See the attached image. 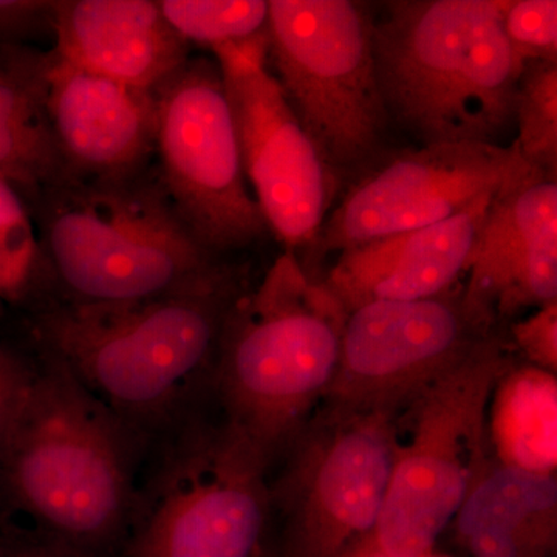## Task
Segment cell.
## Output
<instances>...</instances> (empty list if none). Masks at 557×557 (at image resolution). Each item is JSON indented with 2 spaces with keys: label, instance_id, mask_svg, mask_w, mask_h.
Returning a JSON list of instances; mask_svg holds the SVG:
<instances>
[{
  "label": "cell",
  "instance_id": "cell-1",
  "mask_svg": "<svg viewBox=\"0 0 557 557\" xmlns=\"http://www.w3.org/2000/svg\"><path fill=\"white\" fill-rule=\"evenodd\" d=\"M247 278L223 262L182 292L127 302L62 299L36 314L40 354L60 361L143 440L175 431L211 395L220 338Z\"/></svg>",
  "mask_w": 557,
  "mask_h": 557
},
{
  "label": "cell",
  "instance_id": "cell-2",
  "mask_svg": "<svg viewBox=\"0 0 557 557\" xmlns=\"http://www.w3.org/2000/svg\"><path fill=\"white\" fill-rule=\"evenodd\" d=\"M65 366L40 354L0 456V516L91 552L126 547L141 443Z\"/></svg>",
  "mask_w": 557,
  "mask_h": 557
},
{
  "label": "cell",
  "instance_id": "cell-3",
  "mask_svg": "<svg viewBox=\"0 0 557 557\" xmlns=\"http://www.w3.org/2000/svg\"><path fill=\"white\" fill-rule=\"evenodd\" d=\"M347 310L285 251L231 307L211 395L220 417L276 465L324 403Z\"/></svg>",
  "mask_w": 557,
  "mask_h": 557
},
{
  "label": "cell",
  "instance_id": "cell-4",
  "mask_svg": "<svg viewBox=\"0 0 557 557\" xmlns=\"http://www.w3.org/2000/svg\"><path fill=\"white\" fill-rule=\"evenodd\" d=\"M505 0H398L373 21L388 119L424 145H498L515 124L522 58L504 30Z\"/></svg>",
  "mask_w": 557,
  "mask_h": 557
},
{
  "label": "cell",
  "instance_id": "cell-5",
  "mask_svg": "<svg viewBox=\"0 0 557 557\" xmlns=\"http://www.w3.org/2000/svg\"><path fill=\"white\" fill-rule=\"evenodd\" d=\"M33 201L44 267L65 300L159 298L223 265L178 218L153 164L129 177H67Z\"/></svg>",
  "mask_w": 557,
  "mask_h": 557
},
{
  "label": "cell",
  "instance_id": "cell-6",
  "mask_svg": "<svg viewBox=\"0 0 557 557\" xmlns=\"http://www.w3.org/2000/svg\"><path fill=\"white\" fill-rule=\"evenodd\" d=\"M511 354L494 333L397 413L394 468L372 533L387 555L434 552L491 463L487 405Z\"/></svg>",
  "mask_w": 557,
  "mask_h": 557
},
{
  "label": "cell",
  "instance_id": "cell-7",
  "mask_svg": "<svg viewBox=\"0 0 557 557\" xmlns=\"http://www.w3.org/2000/svg\"><path fill=\"white\" fill-rule=\"evenodd\" d=\"M138 490L126 557H270L271 461L222 417L193 416Z\"/></svg>",
  "mask_w": 557,
  "mask_h": 557
},
{
  "label": "cell",
  "instance_id": "cell-8",
  "mask_svg": "<svg viewBox=\"0 0 557 557\" xmlns=\"http://www.w3.org/2000/svg\"><path fill=\"white\" fill-rule=\"evenodd\" d=\"M368 7L271 0L267 62L322 159L343 185L379 161L388 119Z\"/></svg>",
  "mask_w": 557,
  "mask_h": 557
},
{
  "label": "cell",
  "instance_id": "cell-9",
  "mask_svg": "<svg viewBox=\"0 0 557 557\" xmlns=\"http://www.w3.org/2000/svg\"><path fill=\"white\" fill-rule=\"evenodd\" d=\"M395 418L319 406L271 480L284 525L281 557H341L373 533L394 468Z\"/></svg>",
  "mask_w": 557,
  "mask_h": 557
},
{
  "label": "cell",
  "instance_id": "cell-10",
  "mask_svg": "<svg viewBox=\"0 0 557 557\" xmlns=\"http://www.w3.org/2000/svg\"><path fill=\"white\" fill-rule=\"evenodd\" d=\"M156 97L153 171L178 218L219 258L255 244L269 228L245 177L218 62L189 58Z\"/></svg>",
  "mask_w": 557,
  "mask_h": 557
},
{
  "label": "cell",
  "instance_id": "cell-11",
  "mask_svg": "<svg viewBox=\"0 0 557 557\" xmlns=\"http://www.w3.org/2000/svg\"><path fill=\"white\" fill-rule=\"evenodd\" d=\"M214 53L242 166L267 228L287 251L313 248L341 183L322 159L267 62V32Z\"/></svg>",
  "mask_w": 557,
  "mask_h": 557
},
{
  "label": "cell",
  "instance_id": "cell-12",
  "mask_svg": "<svg viewBox=\"0 0 557 557\" xmlns=\"http://www.w3.org/2000/svg\"><path fill=\"white\" fill-rule=\"evenodd\" d=\"M494 333L469 313L461 284L434 298L366 304L347 313L322 405L398 413Z\"/></svg>",
  "mask_w": 557,
  "mask_h": 557
},
{
  "label": "cell",
  "instance_id": "cell-13",
  "mask_svg": "<svg viewBox=\"0 0 557 557\" xmlns=\"http://www.w3.org/2000/svg\"><path fill=\"white\" fill-rule=\"evenodd\" d=\"M515 146L435 143L376 161L348 183L314 247L344 249L445 222L523 166Z\"/></svg>",
  "mask_w": 557,
  "mask_h": 557
},
{
  "label": "cell",
  "instance_id": "cell-14",
  "mask_svg": "<svg viewBox=\"0 0 557 557\" xmlns=\"http://www.w3.org/2000/svg\"><path fill=\"white\" fill-rule=\"evenodd\" d=\"M461 295L486 327L557 302V175L527 164L497 190Z\"/></svg>",
  "mask_w": 557,
  "mask_h": 557
},
{
  "label": "cell",
  "instance_id": "cell-15",
  "mask_svg": "<svg viewBox=\"0 0 557 557\" xmlns=\"http://www.w3.org/2000/svg\"><path fill=\"white\" fill-rule=\"evenodd\" d=\"M49 119L65 178H120L152 166L156 90L73 67L51 53Z\"/></svg>",
  "mask_w": 557,
  "mask_h": 557
},
{
  "label": "cell",
  "instance_id": "cell-16",
  "mask_svg": "<svg viewBox=\"0 0 557 557\" xmlns=\"http://www.w3.org/2000/svg\"><path fill=\"white\" fill-rule=\"evenodd\" d=\"M494 196L445 222L344 249L322 281L347 313L380 300L443 295L467 274Z\"/></svg>",
  "mask_w": 557,
  "mask_h": 557
},
{
  "label": "cell",
  "instance_id": "cell-17",
  "mask_svg": "<svg viewBox=\"0 0 557 557\" xmlns=\"http://www.w3.org/2000/svg\"><path fill=\"white\" fill-rule=\"evenodd\" d=\"M51 28L58 60L138 89H159L189 60V44L150 0L54 2Z\"/></svg>",
  "mask_w": 557,
  "mask_h": 557
},
{
  "label": "cell",
  "instance_id": "cell-18",
  "mask_svg": "<svg viewBox=\"0 0 557 557\" xmlns=\"http://www.w3.org/2000/svg\"><path fill=\"white\" fill-rule=\"evenodd\" d=\"M453 522L472 557H549L556 547V475L491 460Z\"/></svg>",
  "mask_w": 557,
  "mask_h": 557
},
{
  "label": "cell",
  "instance_id": "cell-19",
  "mask_svg": "<svg viewBox=\"0 0 557 557\" xmlns=\"http://www.w3.org/2000/svg\"><path fill=\"white\" fill-rule=\"evenodd\" d=\"M51 53L0 44V178L30 193L65 178L51 132Z\"/></svg>",
  "mask_w": 557,
  "mask_h": 557
},
{
  "label": "cell",
  "instance_id": "cell-20",
  "mask_svg": "<svg viewBox=\"0 0 557 557\" xmlns=\"http://www.w3.org/2000/svg\"><path fill=\"white\" fill-rule=\"evenodd\" d=\"M486 438L494 463L556 475V373L512 361L498 376L491 394Z\"/></svg>",
  "mask_w": 557,
  "mask_h": 557
},
{
  "label": "cell",
  "instance_id": "cell-21",
  "mask_svg": "<svg viewBox=\"0 0 557 557\" xmlns=\"http://www.w3.org/2000/svg\"><path fill=\"white\" fill-rule=\"evenodd\" d=\"M512 143L530 170L557 175V62L523 65L515 101Z\"/></svg>",
  "mask_w": 557,
  "mask_h": 557
},
{
  "label": "cell",
  "instance_id": "cell-22",
  "mask_svg": "<svg viewBox=\"0 0 557 557\" xmlns=\"http://www.w3.org/2000/svg\"><path fill=\"white\" fill-rule=\"evenodd\" d=\"M159 7L180 38L211 50L258 38L269 24L265 0H160Z\"/></svg>",
  "mask_w": 557,
  "mask_h": 557
},
{
  "label": "cell",
  "instance_id": "cell-23",
  "mask_svg": "<svg viewBox=\"0 0 557 557\" xmlns=\"http://www.w3.org/2000/svg\"><path fill=\"white\" fill-rule=\"evenodd\" d=\"M49 285L38 236L17 190L0 178V298L20 304Z\"/></svg>",
  "mask_w": 557,
  "mask_h": 557
},
{
  "label": "cell",
  "instance_id": "cell-24",
  "mask_svg": "<svg viewBox=\"0 0 557 557\" xmlns=\"http://www.w3.org/2000/svg\"><path fill=\"white\" fill-rule=\"evenodd\" d=\"M504 30L523 62H557L556 0H509Z\"/></svg>",
  "mask_w": 557,
  "mask_h": 557
},
{
  "label": "cell",
  "instance_id": "cell-25",
  "mask_svg": "<svg viewBox=\"0 0 557 557\" xmlns=\"http://www.w3.org/2000/svg\"><path fill=\"white\" fill-rule=\"evenodd\" d=\"M511 346L523 362L557 372V302L536 309L530 317L511 322Z\"/></svg>",
  "mask_w": 557,
  "mask_h": 557
},
{
  "label": "cell",
  "instance_id": "cell-26",
  "mask_svg": "<svg viewBox=\"0 0 557 557\" xmlns=\"http://www.w3.org/2000/svg\"><path fill=\"white\" fill-rule=\"evenodd\" d=\"M0 557H116L78 547L39 528L0 516Z\"/></svg>",
  "mask_w": 557,
  "mask_h": 557
},
{
  "label": "cell",
  "instance_id": "cell-27",
  "mask_svg": "<svg viewBox=\"0 0 557 557\" xmlns=\"http://www.w3.org/2000/svg\"><path fill=\"white\" fill-rule=\"evenodd\" d=\"M36 368L0 344V456L24 408Z\"/></svg>",
  "mask_w": 557,
  "mask_h": 557
},
{
  "label": "cell",
  "instance_id": "cell-28",
  "mask_svg": "<svg viewBox=\"0 0 557 557\" xmlns=\"http://www.w3.org/2000/svg\"><path fill=\"white\" fill-rule=\"evenodd\" d=\"M54 2L39 0H0V44L17 46V40L51 25Z\"/></svg>",
  "mask_w": 557,
  "mask_h": 557
},
{
  "label": "cell",
  "instance_id": "cell-29",
  "mask_svg": "<svg viewBox=\"0 0 557 557\" xmlns=\"http://www.w3.org/2000/svg\"><path fill=\"white\" fill-rule=\"evenodd\" d=\"M341 557H395L387 555L386 552H384L383 548L380 547L379 544H376L375 537H373V534H366L364 537L358 539V541H355L354 544L350 545L346 549V552L343 553V556ZM417 557H448L443 555H435L434 552L426 553V555L423 556H417Z\"/></svg>",
  "mask_w": 557,
  "mask_h": 557
}]
</instances>
